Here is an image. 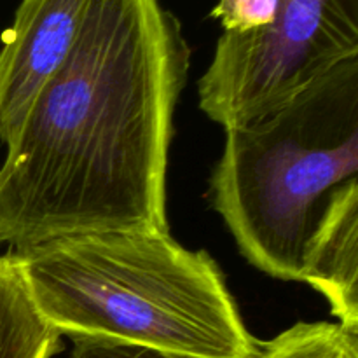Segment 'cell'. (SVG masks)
Listing matches in <instances>:
<instances>
[{
  "label": "cell",
  "instance_id": "obj_1",
  "mask_svg": "<svg viewBox=\"0 0 358 358\" xmlns=\"http://www.w3.org/2000/svg\"><path fill=\"white\" fill-rule=\"evenodd\" d=\"M189 65L180 21L161 0H90L76 48L6 145L7 243L170 233L168 156Z\"/></svg>",
  "mask_w": 358,
  "mask_h": 358
},
{
  "label": "cell",
  "instance_id": "obj_2",
  "mask_svg": "<svg viewBox=\"0 0 358 358\" xmlns=\"http://www.w3.org/2000/svg\"><path fill=\"white\" fill-rule=\"evenodd\" d=\"M62 336L184 358H252L250 334L220 266L170 233L105 231L9 252Z\"/></svg>",
  "mask_w": 358,
  "mask_h": 358
},
{
  "label": "cell",
  "instance_id": "obj_3",
  "mask_svg": "<svg viewBox=\"0 0 358 358\" xmlns=\"http://www.w3.org/2000/svg\"><path fill=\"white\" fill-rule=\"evenodd\" d=\"M357 173L358 58L278 110L226 129L210 201L254 268L301 282L304 247L325 201Z\"/></svg>",
  "mask_w": 358,
  "mask_h": 358
},
{
  "label": "cell",
  "instance_id": "obj_4",
  "mask_svg": "<svg viewBox=\"0 0 358 358\" xmlns=\"http://www.w3.org/2000/svg\"><path fill=\"white\" fill-rule=\"evenodd\" d=\"M357 58L358 0H278L266 27L220 35L198 80L199 107L240 128Z\"/></svg>",
  "mask_w": 358,
  "mask_h": 358
},
{
  "label": "cell",
  "instance_id": "obj_5",
  "mask_svg": "<svg viewBox=\"0 0 358 358\" xmlns=\"http://www.w3.org/2000/svg\"><path fill=\"white\" fill-rule=\"evenodd\" d=\"M90 0H21L0 45V142L9 143L28 108L66 62Z\"/></svg>",
  "mask_w": 358,
  "mask_h": 358
},
{
  "label": "cell",
  "instance_id": "obj_6",
  "mask_svg": "<svg viewBox=\"0 0 358 358\" xmlns=\"http://www.w3.org/2000/svg\"><path fill=\"white\" fill-rule=\"evenodd\" d=\"M301 282L313 287L332 317L358 331V182L339 185L327 198L303 254Z\"/></svg>",
  "mask_w": 358,
  "mask_h": 358
},
{
  "label": "cell",
  "instance_id": "obj_7",
  "mask_svg": "<svg viewBox=\"0 0 358 358\" xmlns=\"http://www.w3.org/2000/svg\"><path fill=\"white\" fill-rule=\"evenodd\" d=\"M59 343L62 334L37 308L16 259L0 255V358H52Z\"/></svg>",
  "mask_w": 358,
  "mask_h": 358
},
{
  "label": "cell",
  "instance_id": "obj_8",
  "mask_svg": "<svg viewBox=\"0 0 358 358\" xmlns=\"http://www.w3.org/2000/svg\"><path fill=\"white\" fill-rule=\"evenodd\" d=\"M252 358H358V331L338 322H299L269 341H259Z\"/></svg>",
  "mask_w": 358,
  "mask_h": 358
},
{
  "label": "cell",
  "instance_id": "obj_9",
  "mask_svg": "<svg viewBox=\"0 0 358 358\" xmlns=\"http://www.w3.org/2000/svg\"><path fill=\"white\" fill-rule=\"evenodd\" d=\"M278 0H217L212 17L224 31H248L266 27L273 20Z\"/></svg>",
  "mask_w": 358,
  "mask_h": 358
},
{
  "label": "cell",
  "instance_id": "obj_10",
  "mask_svg": "<svg viewBox=\"0 0 358 358\" xmlns=\"http://www.w3.org/2000/svg\"><path fill=\"white\" fill-rule=\"evenodd\" d=\"M70 358H184L142 348V346L121 345V343L100 341V339H72Z\"/></svg>",
  "mask_w": 358,
  "mask_h": 358
},
{
  "label": "cell",
  "instance_id": "obj_11",
  "mask_svg": "<svg viewBox=\"0 0 358 358\" xmlns=\"http://www.w3.org/2000/svg\"><path fill=\"white\" fill-rule=\"evenodd\" d=\"M0 243H7V240H6V233H3L2 226H0Z\"/></svg>",
  "mask_w": 358,
  "mask_h": 358
}]
</instances>
